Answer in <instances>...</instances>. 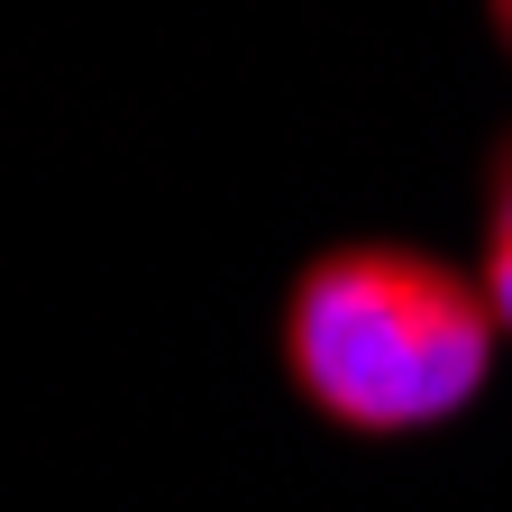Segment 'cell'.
<instances>
[{
    "mask_svg": "<svg viewBox=\"0 0 512 512\" xmlns=\"http://www.w3.org/2000/svg\"><path fill=\"white\" fill-rule=\"evenodd\" d=\"M503 348L467 266L421 238H330L302 256L275 311V366L311 421L348 439H412L458 421Z\"/></svg>",
    "mask_w": 512,
    "mask_h": 512,
    "instance_id": "1",
    "label": "cell"
},
{
    "mask_svg": "<svg viewBox=\"0 0 512 512\" xmlns=\"http://www.w3.org/2000/svg\"><path fill=\"white\" fill-rule=\"evenodd\" d=\"M485 28H494V46L512 55V0H485Z\"/></svg>",
    "mask_w": 512,
    "mask_h": 512,
    "instance_id": "3",
    "label": "cell"
},
{
    "mask_svg": "<svg viewBox=\"0 0 512 512\" xmlns=\"http://www.w3.org/2000/svg\"><path fill=\"white\" fill-rule=\"evenodd\" d=\"M476 284L503 320V339H512V128L494 138L485 156V229H476Z\"/></svg>",
    "mask_w": 512,
    "mask_h": 512,
    "instance_id": "2",
    "label": "cell"
}]
</instances>
